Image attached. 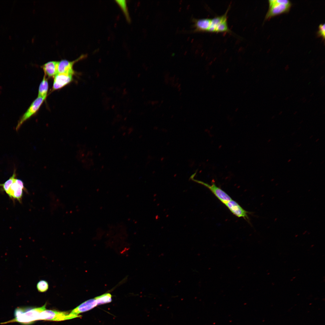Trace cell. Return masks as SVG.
Here are the masks:
<instances>
[{"label":"cell","mask_w":325,"mask_h":325,"mask_svg":"<svg viewBox=\"0 0 325 325\" xmlns=\"http://www.w3.org/2000/svg\"><path fill=\"white\" fill-rule=\"evenodd\" d=\"M230 8L224 14L212 18L194 20V31L213 32H231L227 22V14Z\"/></svg>","instance_id":"obj_1"},{"label":"cell","mask_w":325,"mask_h":325,"mask_svg":"<svg viewBox=\"0 0 325 325\" xmlns=\"http://www.w3.org/2000/svg\"><path fill=\"white\" fill-rule=\"evenodd\" d=\"M46 304L38 308H32L19 307L15 309L14 318L12 319L1 324H5L11 323H19L24 325H28L39 320L40 313L46 310Z\"/></svg>","instance_id":"obj_2"},{"label":"cell","mask_w":325,"mask_h":325,"mask_svg":"<svg viewBox=\"0 0 325 325\" xmlns=\"http://www.w3.org/2000/svg\"><path fill=\"white\" fill-rule=\"evenodd\" d=\"M81 315L71 314L65 311L45 310L40 314L39 320L60 321L80 317Z\"/></svg>","instance_id":"obj_3"},{"label":"cell","mask_w":325,"mask_h":325,"mask_svg":"<svg viewBox=\"0 0 325 325\" xmlns=\"http://www.w3.org/2000/svg\"><path fill=\"white\" fill-rule=\"evenodd\" d=\"M45 100V98L38 96L34 100L26 112L20 118L16 128V131L19 129L25 121L37 113Z\"/></svg>","instance_id":"obj_4"},{"label":"cell","mask_w":325,"mask_h":325,"mask_svg":"<svg viewBox=\"0 0 325 325\" xmlns=\"http://www.w3.org/2000/svg\"><path fill=\"white\" fill-rule=\"evenodd\" d=\"M86 54L81 55L79 57L73 61L63 59L59 61L57 73L64 74L73 75L75 74L73 67L75 63L86 57Z\"/></svg>","instance_id":"obj_5"},{"label":"cell","mask_w":325,"mask_h":325,"mask_svg":"<svg viewBox=\"0 0 325 325\" xmlns=\"http://www.w3.org/2000/svg\"><path fill=\"white\" fill-rule=\"evenodd\" d=\"M25 189L23 181L20 179L15 178L7 194L12 199L17 200L21 203L23 196V190Z\"/></svg>","instance_id":"obj_6"},{"label":"cell","mask_w":325,"mask_h":325,"mask_svg":"<svg viewBox=\"0 0 325 325\" xmlns=\"http://www.w3.org/2000/svg\"><path fill=\"white\" fill-rule=\"evenodd\" d=\"M207 187L212 193L224 204L232 200L231 197L225 192L217 186L214 183L209 185L200 181H196Z\"/></svg>","instance_id":"obj_7"},{"label":"cell","mask_w":325,"mask_h":325,"mask_svg":"<svg viewBox=\"0 0 325 325\" xmlns=\"http://www.w3.org/2000/svg\"><path fill=\"white\" fill-rule=\"evenodd\" d=\"M73 76L57 73L54 77L52 91L60 89L70 83L73 80Z\"/></svg>","instance_id":"obj_8"},{"label":"cell","mask_w":325,"mask_h":325,"mask_svg":"<svg viewBox=\"0 0 325 325\" xmlns=\"http://www.w3.org/2000/svg\"><path fill=\"white\" fill-rule=\"evenodd\" d=\"M234 215L238 217H242L248 220V212L244 209L235 201L232 200L224 204Z\"/></svg>","instance_id":"obj_9"},{"label":"cell","mask_w":325,"mask_h":325,"mask_svg":"<svg viewBox=\"0 0 325 325\" xmlns=\"http://www.w3.org/2000/svg\"><path fill=\"white\" fill-rule=\"evenodd\" d=\"M291 5L274 4L269 6L265 19L268 20L276 15L289 12Z\"/></svg>","instance_id":"obj_10"},{"label":"cell","mask_w":325,"mask_h":325,"mask_svg":"<svg viewBox=\"0 0 325 325\" xmlns=\"http://www.w3.org/2000/svg\"><path fill=\"white\" fill-rule=\"evenodd\" d=\"M97 305V304L95 299H91L82 303L73 309L70 314L78 315L79 314L89 311Z\"/></svg>","instance_id":"obj_11"},{"label":"cell","mask_w":325,"mask_h":325,"mask_svg":"<svg viewBox=\"0 0 325 325\" xmlns=\"http://www.w3.org/2000/svg\"><path fill=\"white\" fill-rule=\"evenodd\" d=\"M59 61H48L41 66L45 76L49 77H54L57 74V70Z\"/></svg>","instance_id":"obj_12"},{"label":"cell","mask_w":325,"mask_h":325,"mask_svg":"<svg viewBox=\"0 0 325 325\" xmlns=\"http://www.w3.org/2000/svg\"><path fill=\"white\" fill-rule=\"evenodd\" d=\"M48 89V83L46 76L44 75L40 82L38 90V97L43 98L46 99Z\"/></svg>","instance_id":"obj_13"},{"label":"cell","mask_w":325,"mask_h":325,"mask_svg":"<svg viewBox=\"0 0 325 325\" xmlns=\"http://www.w3.org/2000/svg\"><path fill=\"white\" fill-rule=\"evenodd\" d=\"M94 298L98 305L109 303L112 301V296L109 293L103 294Z\"/></svg>","instance_id":"obj_14"},{"label":"cell","mask_w":325,"mask_h":325,"mask_svg":"<svg viewBox=\"0 0 325 325\" xmlns=\"http://www.w3.org/2000/svg\"><path fill=\"white\" fill-rule=\"evenodd\" d=\"M16 176L15 170H14L12 175L9 179L3 184H0V186L2 188V190L5 191L6 193L8 191L11 186L14 182L16 178Z\"/></svg>","instance_id":"obj_15"},{"label":"cell","mask_w":325,"mask_h":325,"mask_svg":"<svg viewBox=\"0 0 325 325\" xmlns=\"http://www.w3.org/2000/svg\"><path fill=\"white\" fill-rule=\"evenodd\" d=\"M115 1L122 9L128 22H130V18L128 11L126 1L116 0Z\"/></svg>","instance_id":"obj_16"},{"label":"cell","mask_w":325,"mask_h":325,"mask_svg":"<svg viewBox=\"0 0 325 325\" xmlns=\"http://www.w3.org/2000/svg\"><path fill=\"white\" fill-rule=\"evenodd\" d=\"M49 287L48 282L46 280H41L37 283L36 287L38 291L40 292H44L48 289Z\"/></svg>","instance_id":"obj_17"},{"label":"cell","mask_w":325,"mask_h":325,"mask_svg":"<svg viewBox=\"0 0 325 325\" xmlns=\"http://www.w3.org/2000/svg\"><path fill=\"white\" fill-rule=\"evenodd\" d=\"M269 6L273 4H283L288 5H291V2L288 0H269L268 1Z\"/></svg>","instance_id":"obj_18"},{"label":"cell","mask_w":325,"mask_h":325,"mask_svg":"<svg viewBox=\"0 0 325 325\" xmlns=\"http://www.w3.org/2000/svg\"><path fill=\"white\" fill-rule=\"evenodd\" d=\"M319 30L317 32L318 36L322 38L323 39L325 37V24H320L318 27Z\"/></svg>","instance_id":"obj_19"},{"label":"cell","mask_w":325,"mask_h":325,"mask_svg":"<svg viewBox=\"0 0 325 325\" xmlns=\"http://www.w3.org/2000/svg\"><path fill=\"white\" fill-rule=\"evenodd\" d=\"M289 97H286V98H285V100H288V99H289Z\"/></svg>","instance_id":"obj_20"},{"label":"cell","mask_w":325,"mask_h":325,"mask_svg":"<svg viewBox=\"0 0 325 325\" xmlns=\"http://www.w3.org/2000/svg\"><path fill=\"white\" fill-rule=\"evenodd\" d=\"M282 113H283V112L282 111H280V112L279 113V115H281V114H282Z\"/></svg>","instance_id":"obj_21"},{"label":"cell","mask_w":325,"mask_h":325,"mask_svg":"<svg viewBox=\"0 0 325 325\" xmlns=\"http://www.w3.org/2000/svg\"><path fill=\"white\" fill-rule=\"evenodd\" d=\"M297 113V111H295V112H294V113L293 114H294V115H295L296 114V113Z\"/></svg>","instance_id":"obj_22"},{"label":"cell","mask_w":325,"mask_h":325,"mask_svg":"<svg viewBox=\"0 0 325 325\" xmlns=\"http://www.w3.org/2000/svg\"><path fill=\"white\" fill-rule=\"evenodd\" d=\"M314 95V93H312L310 97H312Z\"/></svg>","instance_id":"obj_23"},{"label":"cell","mask_w":325,"mask_h":325,"mask_svg":"<svg viewBox=\"0 0 325 325\" xmlns=\"http://www.w3.org/2000/svg\"><path fill=\"white\" fill-rule=\"evenodd\" d=\"M305 97H304V98H302V101H304V100H305Z\"/></svg>","instance_id":"obj_24"},{"label":"cell","mask_w":325,"mask_h":325,"mask_svg":"<svg viewBox=\"0 0 325 325\" xmlns=\"http://www.w3.org/2000/svg\"><path fill=\"white\" fill-rule=\"evenodd\" d=\"M306 101V99H305V100H304L303 101V103H305V101Z\"/></svg>","instance_id":"obj_25"},{"label":"cell","mask_w":325,"mask_h":325,"mask_svg":"<svg viewBox=\"0 0 325 325\" xmlns=\"http://www.w3.org/2000/svg\"><path fill=\"white\" fill-rule=\"evenodd\" d=\"M275 116H272V119H274V118H275Z\"/></svg>","instance_id":"obj_26"},{"label":"cell","mask_w":325,"mask_h":325,"mask_svg":"<svg viewBox=\"0 0 325 325\" xmlns=\"http://www.w3.org/2000/svg\"><path fill=\"white\" fill-rule=\"evenodd\" d=\"M276 97V95H274V97H273V99H274V98H275Z\"/></svg>","instance_id":"obj_27"},{"label":"cell","mask_w":325,"mask_h":325,"mask_svg":"<svg viewBox=\"0 0 325 325\" xmlns=\"http://www.w3.org/2000/svg\"><path fill=\"white\" fill-rule=\"evenodd\" d=\"M311 100H309V101H308V102H309Z\"/></svg>","instance_id":"obj_28"}]
</instances>
